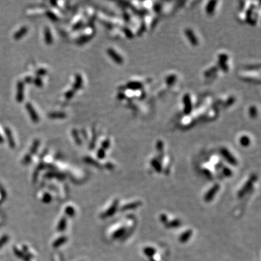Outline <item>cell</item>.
Returning <instances> with one entry per match:
<instances>
[{
	"label": "cell",
	"mask_w": 261,
	"mask_h": 261,
	"mask_svg": "<svg viewBox=\"0 0 261 261\" xmlns=\"http://www.w3.org/2000/svg\"><path fill=\"white\" fill-rule=\"evenodd\" d=\"M220 189V185L218 184H215L214 185L209 189L206 192V194L204 196V199L205 202H210L214 199L215 195L217 194L218 191Z\"/></svg>",
	"instance_id": "2"
},
{
	"label": "cell",
	"mask_w": 261,
	"mask_h": 261,
	"mask_svg": "<svg viewBox=\"0 0 261 261\" xmlns=\"http://www.w3.org/2000/svg\"><path fill=\"white\" fill-rule=\"evenodd\" d=\"M108 53L115 62L118 63H123V58L121 57L120 56V55L118 54L117 52L115 51L114 49H109L108 50Z\"/></svg>",
	"instance_id": "6"
},
{
	"label": "cell",
	"mask_w": 261,
	"mask_h": 261,
	"mask_svg": "<svg viewBox=\"0 0 261 261\" xmlns=\"http://www.w3.org/2000/svg\"><path fill=\"white\" fill-rule=\"evenodd\" d=\"M186 35H187L188 39H189V41H190L192 44H197V39H196V36H194L192 31H190L189 30V29H187V30L186 31Z\"/></svg>",
	"instance_id": "13"
},
{
	"label": "cell",
	"mask_w": 261,
	"mask_h": 261,
	"mask_svg": "<svg viewBox=\"0 0 261 261\" xmlns=\"http://www.w3.org/2000/svg\"><path fill=\"white\" fill-rule=\"evenodd\" d=\"M2 141H3V139H2V137H1V136H0V142H2Z\"/></svg>",
	"instance_id": "26"
},
{
	"label": "cell",
	"mask_w": 261,
	"mask_h": 261,
	"mask_svg": "<svg viewBox=\"0 0 261 261\" xmlns=\"http://www.w3.org/2000/svg\"><path fill=\"white\" fill-rule=\"evenodd\" d=\"M239 142H240L241 145L242 147H247L250 144V140H249V138L247 137V136H242L240 138Z\"/></svg>",
	"instance_id": "17"
},
{
	"label": "cell",
	"mask_w": 261,
	"mask_h": 261,
	"mask_svg": "<svg viewBox=\"0 0 261 261\" xmlns=\"http://www.w3.org/2000/svg\"><path fill=\"white\" fill-rule=\"evenodd\" d=\"M26 32H27V28L26 27L21 28L20 30L17 31L15 33V36H14L15 39H17L21 38L23 36H24V34H25Z\"/></svg>",
	"instance_id": "15"
},
{
	"label": "cell",
	"mask_w": 261,
	"mask_h": 261,
	"mask_svg": "<svg viewBox=\"0 0 261 261\" xmlns=\"http://www.w3.org/2000/svg\"><path fill=\"white\" fill-rule=\"evenodd\" d=\"M160 220L162 222V223H164V224H165V223H166L168 221V216H167V215H165V214H161V215H160Z\"/></svg>",
	"instance_id": "22"
},
{
	"label": "cell",
	"mask_w": 261,
	"mask_h": 261,
	"mask_svg": "<svg viewBox=\"0 0 261 261\" xmlns=\"http://www.w3.org/2000/svg\"><path fill=\"white\" fill-rule=\"evenodd\" d=\"M256 180H257V176L254 174H252L250 177L248 179L246 182L244 183V185L242 186V187L238 192L237 196L239 198H242L244 195L247 194L249 192V191H250V189H252V186H253L254 183L255 182Z\"/></svg>",
	"instance_id": "1"
},
{
	"label": "cell",
	"mask_w": 261,
	"mask_h": 261,
	"mask_svg": "<svg viewBox=\"0 0 261 261\" xmlns=\"http://www.w3.org/2000/svg\"><path fill=\"white\" fill-rule=\"evenodd\" d=\"M50 117L51 118H64L65 117V114L63 113H52V114L49 115Z\"/></svg>",
	"instance_id": "23"
},
{
	"label": "cell",
	"mask_w": 261,
	"mask_h": 261,
	"mask_svg": "<svg viewBox=\"0 0 261 261\" xmlns=\"http://www.w3.org/2000/svg\"><path fill=\"white\" fill-rule=\"evenodd\" d=\"M192 236V230L189 229L187 231H184V233H182L179 236V241L181 243L186 242L187 241H189V239H190L191 236Z\"/></svg>",
	"instance_id": "9"
},
{
	"label": "cell",
	"mask_w": 261,
	"mask_h": 261,
	"mask_svg": "<svg viewBox=\"0 0 261 261\" xmlns=\"http://www.w3.org/2000/svg\"><path fill=\"white\" fill-rule=\"evenodd\" d=\"M5 131H6V134H7V136L8 139H8V140H9V144H10L11 147H14L15 142H14V140H13V137H12V134H11L10 130H9V129H5Z\"/></svg>",
	"instance_id": "20"
},
{
	"label": "cell",
	"mask_w": 261,
	"mask_h": 261,
	"mask_svg": "<svg viewBox=\"0 0 261 261\" xmlns=\"http://www.w3.org/2000/svg\"><path fill=\"white\" fill-rule=\"evenodd\" d=\"M47 15H48L49 17V18L52 19V20H56L57 19V16L55 15L53 13V12H48Z\"/></svg>",
	"instance_id": "24"
},
{
	"label": "cell",
	"mask_w": 261,
	"mask_h": 261,
	"mask_svg": "<svg viewBox=\"0 0 261 261\" xmlns=\"http://www.w3.org/2000/svg\"><path fill=\"white\" fill-rule=\"evenodd\" d=\"M118 199H116V200L114 201V202L113 203L112 206L108 208L109 210H107L106 213H104L103 214L104 218H107V217H110L111 216V215H113V214L116 213V210H117L118 208Z\"/></svg>",
	"instance_id": "5"
},
{
	"label": "cell",
	"mask_w": 261,
	"mask_h": 261,
	"mask_svg": "<svg viewBox=\"0 0 261 261\" xmlns=\"http://www.w3.org/2000/svg\"><path fill=\"white\" fill-rule=\"evenodd\" d=\"M26 109L28 110V112L29 114L31 115V119L33 120L35 123H36L37 121H39V116L38 115H37L36 112L35 111L33 108L32 107L31 104L30 103L26 104Z\"/></svg>",
	"instance_id": "7"
},
{
	"label": "cell",
	"mask_w": 261,
	"mask_h": 261,
	"mask_svg": "<svg viewBox=\"0 0 261 261\" xmlns=\"http://www.w3.org/2000/svg\"><path fill=\"white\" fill-rule=\"evenodd\" d=\"M220 153H221L222 156L223 157V158L228 162L229 164L232 165H237V160L236 159L234 158V155L229 152V150L226 148H222L220 150Z\"/></svg>",
	"instance_id": "3"
},
{
	"label": "cell",
	"mask_w": 261,
	"mask_h": 261,
	"mask_svg": "<svg viewBox=\"0 0 261 261\" xmlns=\"http://www.w3.org/2000/svg\"><path fill=\"white\" fill-rule=\"evenodd\" d=\"M73 95V91H72V90L68 91V92H67V93L65 94V97L68 99L71 98Z\"/></svg>",
	"instance_id": "25"
},
{
	"label": "cell",
	"mask_w": 261,
	"mask_h": 261,
	"mask_svg": "<svg viewBox=\"0 0 261 261\" xmlns=\"http://www.w3.org/2000/svg\"><path fill=\"white\" fill-rule=\"evenodd\" d=\"M223 174L226 177H231L232 176V171H231V170L230 168L225 167V168H223Z\"/></svg>",
	"instance_id": "21"
},
{
	"label": "cell",
	"mask_w": 261,
	"mask_h": 261,
	"mask_svg": "<svg viewBox=\"0 0 261 261\" xmlns=\"http://www.w3.org/2000/svg\"><path fill=\"white\" fill-rule=\"evenodd\" d=\"M44 39H45V41H46V43H47V44L52 43V36H51V33H50L49 30V28L45 29Z\"/></svg>",
	"instance_id": "19"
},
{
	"label": "cell",
	"mask_w": 261,
	"mask_h": 261,
	"mask_svg": "<svg viewBox=\"0 0 261 261\" xmlns=\"http://www.w3.org/2000/svg\"><path fill=\"white\" fill-rule=\"evenodd\" d=\"M216 1H210L208 3L207 7H206V11L207 13L209 15H211L213 13L214 8H215V4H216Z\"/></svg>",
	"instance_id": "16"
},
{
	"label": "cell",
	"mask_w": 261,
	"mask_h": 261,
	"mask_svg": "<svg viewBox=\"0 0 261 261\" xmlns=\"http://www.w3.org/2000/svg\"><path fill=\"white\" fill-rule=\"evenodd\" d=\"M150 164H151L152 168L155 169V171H157L158 173H160L162 171V165L160 163V160L158 158H153L150 162Z\"/></svg>",
	"instance_id": "10"
},
{
	"label": "cell",
	"mask_w": 261,
	"mask_h": 261,
	"mask_svg": "<svg viewBox=\"0 0 261 261\" xmlns=\"http://www.w3.org/2000/svg\"><path fill=\"white\" fill-rule=\"evenodd\" d=\"M141 205H142V202H139V201H135V202H129V203H127L126 204V205H124V206L122 207V209H121V210H122L123 211L134 210V209L139 207Z\"/></svg>",
	"instance_id": "4"
},
{
	"label": "cell",
	"mask_w": 261,
	"mask_h": 261,
	"mask_svg": "<svg viewBox=\"0 0 261 261\" xmlns=\"http://www.w3.org/2000/svg\"><path fill=\"white\" fill-rule=\"evenodd\" d=\"M82 83H83L82 77H81L79 75H77L76 77V82L73 85L74 88H75L76 89H78L81 88V87L82 85Z\"/></svg>",
	"instance_id": "18"
},
{
	"label": "cell",
	"mask_w": 261,
	"mask_h": 261,
	"mask_svg": "<svg viewBox=\"0 0 261 261\" xmlns=\"http://www.w3.org/2000/svg\"><path fill=\"white\" fill-rule=\"evenodd\" d=\"M143 253L149 258H152L156 254V249L152 246H147V247H144Z\"/></svg>",
	"instance_id": "8"
},
{
	"label": "cell",
	"mask_w": 261,
	"mask_h": 261,
	"mask_svg": "<svg viewBox=\"0 0 261 261\" xmlns=\"http://www.w3.org/2000/svg\"><path fill=\"white\" fill-rule=\"evenodd\" d=\"M181 220L179 219H175L171 220V221L168 220V221L165 223V226L168 228H178V227L181 226Z\"/></svg>",
	"instance_id": "11"
},
{
	"label": "cell",
	"mask_w": 261,
	"mask_h": 261,
	"mask_svg": "<svg viewBox=\"0 0 261 261\" xmlns=\"http://www.w3.org/2000/svg\"><path fill=\"white\" fill-rule=\"evenodd\" d=\"M23 84L22 82H19L17 84V100L18 102H21L23 98Z\"/></svg>",
	"instance_id": "12"
},
{
	"label": "cell",
	"mask_w": 261,
	"mask_h": 261,
	"mask_svg": "<svg viewBox=\"0 0 261 261\" xmlns=\"http://www.w3.org/2000/svg\"><path fill=\"white\" fill-rule=\"evenodd\" d=\"M125 234H126V229H125V228L121 227V228L116 230V232L113 234V237H114V239H118V238H120L124 236Z\"/></svg>",
	"instance_id": "14"
}]
</instances>
